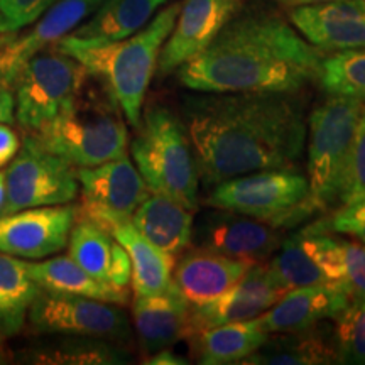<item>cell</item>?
<instances>
[{"instance_id": "1", "label": "cell", "mask_w": 365, "mask_h": 365, "mask_svg": "<svg viewBox=\"0 0 365 365\" xmlns=\"http://www.w3.org/2000/svg\"><path fill=\"white\" fill-rule=\"evenodd\" d=\"M181 118L205 190L255 171L291 170L307 144L298 93L185 95Z\"/></svg>"}, {"instance_id": "2", "label": "cell", "mask_w": 365, "mask_h": 365, "mask_svg": "<svg viewBox=\"0 0 365 365\" xmlns=\"http://www.w3.org/2000/svg\"><path fill=\"white\" fill-rule=\"evenodd\" d=\"M323 54L274 12L234 16L180 81L205 93H299L318 81Z\"/></svg>"}, {"instance_id": "3", "label": "cell", "mask_w": 365, "mask_h": 365, "mask_svg": "<svg viewBox=\"0 0 365 365\" xmlns=\"http://www.w3.org/2000/svg\"><path fill=\"white\" fill-rule=\"evenodd\" d=\"M180 6L164 7L129 38L107 44H80L65 36L54 48L75 58L90 76L110 91L130 127L137 129L150 78L156 71L164 41L175 27Z\"/></svg>"}, {"instance_id": "4", "label": "cell", "mask_w": 365, "mask_h": 365, "mask_svg": "<svg viewBox=\"0 0 365 365\" xmlns=\"http://www.w3.org/2000/svg\"><path fill=\"white\" fill-rule=\"evenodd\" d=\"M102 88V93H95L81 86L76 97L34 134L41 145L73 168L98 166L125 156L129 134L124 113L110 91Z\"/></svg>"}, {"instance_id": "5", "label": "cell", "mask_w": 365, "mask_h": 365, "mask_svg": "<svg viewBox=\"0 0 365 365\" xmlns=\"http://www.w3.org/2000/svg\"><path fill=\"white\" fill-rule=\"evenodd\" d=\"M130 154L153 193L170 196L191 212L198 210L200 176L193 145L182 118L168 105L154 102L145 107Z\"/></svg>"}, {"instance_id": "6", "label": "cell", "mask_w": 365, "mask_h": 365, "mask_svg": "<svg viewBox=\"0 0 365 365\" xmlns=\"http://www.w3.org/2000/svg\"><path fill=\"white\" fill-rule=\"evenodd\" d=\"M205 203L244 213L274 228L298 225L319 212L308 178L293 168L230 178L213 186Z\"/></svg>"}, {"instance_id": "7", "label": "cell", "mask_w": 365, "mask_h": 365, "mask_svg": "<svg viewBox=\"0 0 365 365\" xmlns=\"http://www.w3.org/2000/svg\"><path fill=\"white\" fill-rule=\"evenodd\" d=\"M365 100L328 95L309 113L308 182L319 212L339 203L350 149Z\"/></svg>"}, {"instance_id": "8", "label": "cell", "mask_w": 365, "mask_h": 365, "mask_svg": "<svg viewBox=\"0 0 365 365\" xmlns=\"http://www.w3.org/2000/svg\"><path fill=\"white\" fill-rule=\"evenodd\" d=\"M88 76L75 58L56 48L36 54L12 83L17 122L26 130H39L76 97Z\"/></svg>"}, {"instance_id": "9", "label": "cell", "mask_w": 365, "mask_h": 365, "mask_svg": "<svg viewBox=\"0 0 365 365\" xmlns=\"http://www.w3.org/2000/svg\"><path fill=\"white\" fill-rule=\"evenodd\" d=\"M4 175L6 202L0 215L26 208L66 205L78 195V178L71 164L49 153L34 135L26 137Z\"/></svg>"}, {"instance_id": "10", "label": "cell", "mask_w": 365, "mask_h": 365, "mask_svg": "<svg viewBox=\"0 0 365 365\" xmlns=\"http://www.w3.org/2000/svg\"><path fill=\"white\" fill-rule=\"evenodd\" d=\"M31 325L44 333L125 340L130 336L127 314L113 303L41 289L27 313Z\"/></svg>"}, {"instance_id": "11", "label": "cell", "mask_w": 365, "mask_h": 365, "mask_svg": "<svg viewBox=\"0 0 365 365\" xmlns=\"http://www.w3.org/2000/svg\"><path fill=\"white\" fill-rule=\"evenodd\" d=\"M279 228H274L257 218L232 210L213 208L202 212L193 222L191 244L212 252L240 259L249 264H261L282 244Z\"/></svg>"}, {"instance_id": "12", "label": "cell", "mask_w": 365, "mask_h": 365, "mask_svg": "<svg viewBox=\"0 0 365 365\" xmlns=\"http://www.w3.org/2000/svg\"><path fill=\"white\" fill-rule=\"evenodd\" d=\"M78 208L53 205L0 215V252L24 259H43L68 245Z\"/></svg>"}, {"instance_id": "13", "label": "cell", "mask_w": 365, "mask_h": 365, "mask_svg": "<svg viewBox=\"0 0 365 365\" xmlns=\"http://www.w3.org/2000/svg\"><path fill=\"white\" fill-rule=\"evenodd\" d=\"M240 6L242 0H185L159 53L158 75L164 78L205 51Z\"/></svg>"}, {"instance_id": "14", "label": "cell", "mask_w": 365, "mask_h": 365, "mask_svg": "<svg viewBox=\"0 0 365 365\" xmlns=\"http://www.w3.org/2000/svg\"><path fill=\"white\" fill-rule=\"evenodd\" d=\"M284 293L286 291L272 279L267 264H252L240 281L218 298L200 307L191 304L190 331L186 340L213 327L262 317Z\"/></svg>"}, {"instance_id": "15", "label": "cell", "mask_w": 365, "mask_h": 365, "mask_svg": "<svg viewBox=\"0 0 365 365\" xmlns=\"http://www.w3.org/2000/svg\"><path fill=\"white\" fill-rule=\"evenodd\" d=\"M98 4L93 0H56L24 34H0V75L12 86L31 58L54 48L59 39L78 27Z\"/></svg>"}, {"instance_id": "16", "label": "cell", "mask_w": 365, "mask_h": 365, "mask_svg": "<svg viewBox=\"0 0 365 365\" xmlns=\"http://www.w3.org/2000/svg\"><path fill=\"white\" fill-rule=\"evenodd\" d=\"M78 185L83 191L85 213H112L132 217L148 198L150 190L127 156L91 168H76Z\"/></svg>"}, {"instance_id": "17", "label": "cell", "mask_w": 365, "mask_h": 365, "mask_svg": "<svg viewBox=\"0 0 365 365\" xmlns=\"http://www.w3.org/2000/svg\"><path fill=\"white\" fill-rule=\"evenodd\" d=\"M289 21L319 51L365 48V0H333L293 7Z\"/></svg>"}, {"instance_id": "18", "label": "cell", "mask_w": 365, "mask_h": 365, "mask_svg": "<svg viewBox=\"0 0 365 365\" xmlns=\"http://www.w3.org/2000/svg\"><path fill=\"white\" fill-rule=\"evenodd\" d=\"M90 220L98 223L127 250L132 264V289L135 296L161 293L173 282V269L176 257L158 249L139 234L130 217L112 213H85Z\"/></svg>"}, {"instance_id": "19", "label": "cell", "mask_w": 365, "mask_h": 365, "mask_svg": "<svg viewBox=\"0 0 365 365\" xmlns=\"http://www.w3.org/2000/svg\"><path fill=\"white\" fill-rule=\"evenodd\" d=\"M190 313L191 303L175 282L161 293L135 296L132 318L144 354L149 357L188 339Z\"/></svg>"}, {"instance_id": "20", "label": "cell", "mask_w": 365, "mask_h": 365, "mask_svg": "<svg viewBox=\"0 0 365 365\" xmlns=\"http://www.w3.org/2000/svg\"><path fill=\"white\" fill-rule=\"evenodd\" d=\"M352 294L339 282H323L291 289L262 314V325L272 333L303 331L333 318L352 299Z\"/></svg>"}, {"instance_id": "21", "label": "cell", "mask_w": 365, "mask_h": 365, "mask_svg": "<svg viewBox=\"0 0 365 365\" xmlns=\"http://www.w3.org/2000/svg\"><path fill=\"white\" fill-rule=\"evenodd\" d=\"M68 250L73 261L95 279L117 289L129 287L132 279L129 254L103 227L88 217L78 213L68 239Z\"/></svg>"}, {"instance_id": "22", "label": "cell", "mask_w": 365, "mask_h": 365, "mask_svg": "<svg viewBox=\"0 0 365 365\" xmlns=\"http://www.w3.org/2000/svg\"><path fill=\"white\" fill-rule=\"evenodd\" d=\"M250 266L212 250L188 247L176 259L173 282L193 307H200L230 289Z\"/></svg>"}, {"instance_id": "23", "label": "cell", "mask_w": 365, "mask_h": 365, "mask_svg": "<svg viewBox=\"0 0 365 365\" xmlns=\"http://www.w3.org/2000/svg\"><path fill=\"white\" fill-rule=\"evenodd\" d=\"M139 234L150 244L178 259L191 245L195 217L166 195L153 193L144 200L130 217Z\"/></svg>"}, {"instance_id": "24", "label": "cell", "mask_w": 365, "mask_h": 365, "mask_svg": "<svg viewBox=\"0 0 365 365\" xmlns=\"http://www.w3.org/2000/svg\"><path fill=\"white\" fill-rule=\"evenodd\" d=\"M168 0H105L88 21L68 34L80 44H107L140 31Z\"/></svg>"}, {"instance_id": "25", "label": "cell", "mask_w": 365, "mask_h": 365, "mask_svg": "<svg viewBox=\"0 0 365 365\" xmlns=\"http://www.w3.org/2000/svg\"><path fill=\"white\" fill-rule=\"evenodd\" d=\"M299 240L330 282H339L352 294L365 296V244L330 234L299 232Z\"/></svg>"}, {"instance_id": "26", "label": "cell", "mask_w": 365, "mask_h": 365, "mask_svg": "<svg viewBox=\"0 0 365 365\" xmlns=\"http://www.w3.org/2000/svg\"><path fill=\"white\" fill-rule=\"evenodd\" d=\"M269 339L261 317L244 322L225 323L196 333L188 340L196 362L203 365L242 364Z\"/></svg>"}, {"instance_id": "27", "label": "cell", "mask_w": 365, "mask_h": 365, "mask_svg": "<svg viewBox=\"0 0 365 365\" xmlns=\"http://www.w3.org/2000/svg\"><path fill=\"white\" fill-rule=\"evenodd\" d=\"M244 365H327L336 364L331 333L319 325L303 331L272 333Z\"/></svg>"}, {"instance_id": "28", "label": "cell", "mask_w": 365, "mask_h": 365, "mask_svg": "<svg viewBox=\"0 0 365 365\" xmlns=\"http://www.w3.org/2000/svg\"><path fill=\"white\" fill-rule=\"evenodd\" d=\"M31 277L41 289L63 294H76L85 298L107 301L113 304H125L129 291L117 289L110 284L95 279L85 269H81L70 255H58L44 262H27Z\"/></svg>"}, {"instance_id": "29", "label": "cell", "mask_w": 365, "mask_h": 365, "mask_svg": "<svg viewBox=\"0 0 365 365\" xmlns=\"http://www.w3.org/2000/svg\"><path fill=\"white\" fill-rule=\"evenodd\" d=\"M39 291L27 262L0 252V335L12 336L21 331Z\"/></svg>"}, {"instance_id": "30", "label": "cell", "mask_w": 365, "mask_h": 365, "mask_svg": "<svg viewBox=\"0 0 365 365\" xmlns=\"http://www.w3.org/2000/svg\"><path fill=\"white\" fill-rule=\"evenodd\" d=\"M33 364L54 365H118L129 364V354L120 346L98 336L65 340L38 350L29 357Z\"/></svg>"}, {"instance_id": "31", "label": "cell", "mask_w": 365, "mask_h": 365, "mask_svg": "<svg viewBox=\"0 0 365 365\" xmlns=\"http://www.w3.org/2000/svg\"><path fill=\"white\" fill-rule=\"evenodd\" d=\"M267 269L272 279L286 293L291 289H298V287L330 282L322 272V269L317 266V262L303 249L298 234L291 239L282 240L279 249L271 255Z\"/></svg>"}, {"instance_id": "32", "label": "cell", "mask_w": 365, "mask_h": 365, "mask_svg": "<svg viewBox=\"0 0 365 365\" xmlns=\"http://www.w3.org/2000/svg\"><path fill=\"white\" fill-rule=\"evenodd\" d=\"M318 81L328 95L365 100V48L335 51L323 58Z\"/></svg>"}, {"instance_id": "33", "label": "cell", "mask_w": 365, "mask_h": 365, "mask_svg": "<svg viewBox=\"0 0 365 365\" xmlns=\"http://www.w3.org/2000/svg\"><path fill=\"white\" fill-rule=\"evenodd\" d=\"M331 319L336 364L365 365V296H352Z\"/></svg>"}, {"instance_id": "34", "label": "cell", "mask_w": 365, "mask_h": 365, "mask_svg": "<svg viewBox=\"0 0 365 365\" xmlns=\"http://www.w3.org/2000/svg\"><path fill=\"white\" fill-rule=\"evenodd\" d=\"M365 198V105L355 130L344 185L339 196V205H352Z\"/></svg>"}, {"instance_id": "35", "label": "cell", "mask_w": 365, "mask_h": 365, "mask_svg": "<svg viewBox=\"0 0 365 365\" xmlns=\"http://www.w3.org/2000/svg\"><path fill=\"white\" fill-rule=\"evenodd\" d=\"M312 234H336L355 237L365 244V198L340 207L335 213L304 228Z\"/></svg>"}, {"instance_id": "36", "label": "cell", "mask_w": 365, "mask_h": 365, "mask_svg": "<svg viewBox=\"0 0 365 365\" xmlns=\"http://www.w3.org/2000/svg\"><path fill=\"white\" fill-rule=\"evenodd\" d=\"M56 0H0V34L19 33L38 21Z\"/></svg>"}, {"instance_id": "37", "label": "cell", "mask_w": 365, "mask_h": 365, "mask_svg": "<svg viewBox=\"0 0 365 365\" xmlns=\"http://www.w3.org/2000/svg\"><path fill=\"white\" fill-rule=\"evenodd\" d=\"M19 148V137H17L16 132L9 125L0 124V170L16 158Z\"/></svg>"}, {"instance_id": "38", "label": "cell", "mask_w": 365, "mask_h": 365, "mask_svg": "<svg viewBox=\"0 0 365 365\" xmlns=\"http://www.w3.org/2000/svg\"><path fill=\"white\" fill-rule=\"evenodd\" d=\"M14 95L11 91V85L4 80V76L0 75V124H11L14 122Z\"/></svg>"}, {"instance_id": "39", "label": "cell", "mask_w": 365, "mask_h": 365, "mask_svg": "<svg viewBox=\"0 0 365 365\" xmlns=\"http://www.w3.org/2000/svg\"><path fill=\"white\" fill-rule=\"evenodd\" d=\"M144 364H150V365H186L190 362H188V360H182L180 355L173 352L171 346H168V349H163L156 354L149 355V360H145Z\"/></svg>"}, {"instance_id": "40", "label": "cell", "mask_w": 365, "mask_h": 365, "mask_svg": "<svg viewBox=\"0 0 365 365\" xmlns=\"http://www.w3.org/2000/svg\"><path fill=\"white\" fill-rule=\"evenodd\" d=\"M284 7H301V6H317V4L333 2V0H274Z\"/></svg>"}, {"instance_id": "41", "label": "cell", "mask_w": 365, "mask_h": 365, "mask_svg": "<svg viewBox=\"0 0 365 365\" xmlns=\"http://www.w3.org/2000/svg\"><path fill=\"white\" fill-rule=\"evenodd\" d=\"M4 202H6V175L0 173V210L4 207Z\"/></svg>"}, {"instance_id": "42", "label": "cell", "mask_w": 365, "mask_h": 365, "mask_svg": "<svg viewBox=\"0 0 365 365\" xmlns=\"http://www.w3.org/2000/svg\"><path fill=\"white\" fill-rule=\"evenodd\" d=\"M0 336H2V335H0ZM2 360H4V355H2V346H0V362H2Z\"/></svg>"}, {"instance_id": "43", "label": "cell", "mask_w": 365, "mask_h": 365, "mask_svg": "<svg viewBox=\"0 0 365 365\" xmlns=\"http://www.w3.org/2000/svg\"><path fill=\"white\" fill-rule=\"evenodd\" d=\"M93 2H95V4H98V6H100V4H103L105 0H93Z\"/></svg>"}]
</instances>
